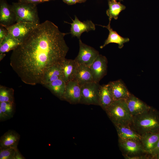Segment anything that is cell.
<instances>
[{
	"instance_id": "4316f807",
	"label": "cell",
	"mask_w": 159,
	"mask_h": 159,
	"mask_svg": "<svg viewBox=\"0 0 159 159\" xmlns=\"http://www.w3.org/2000/svg\"><path fill=\"white\" fill-rule=\"evenodd\" d=\"M0 109L10 118H12L15 113L14 102H0Z\"/></svg>"
},
{
	"instance_id": "7a4b0ae2",
	"label": "cell",
	"mask_w": 159,
	"mask_h": 159,
	"mask_svg": "<svg viewBox=\"0 0 159 159\" xmlns=\"http://www.w3.org/2000/svg\"><path fill=\"white\" fill-rule=\"evenodd\" d=\"M130 126L140 135L147 133L159 132V114L151 107L148 111L132 116Z\"/></svg>"
},
{
	"instance_id": "5b68a950",
	"label": "cell",
	"mask_w": 159,
	"mask_h": 159,
	"mask_svg": "<svg viewBox=\"0 0 159 159\" xmlns=\"http://www.w3.org/2000/svg\"><path fill=\"white\" fill-rule=\"evenodd\" d=\"M101 86L99 82H95L82 85L80 103L99 105V93Z\"/></svg>"
},
{
	"instance_id": "9c48e42d",
	"label": "cell",
	"mask_w": 159,
	"mask_h": 159,
	"mask_svg": "<svg viewBox=\"0 0 159 159\" xmlns=\"http://www.w3.org/2000/svg\"><path fill=\"white\" fill-rule=\"evenodd\" d=\"M81 85L74 80L66 83L62 100L71 104L80 103L81 97Z\"/></svg>"
},
{
	"instance_id": "30bf717a",
	"label": "cell",
	"mask_w": 159,
	"mask_h": 159,
	"mask_svg": "<svg viewBox=\"0 0 159 159\" xmlns=\"http://www.w3.org/2000/svg\"><path fill=\"white\" fill-rule=\"evenodd\" d=\"M118 142L124 155L133 156L145 153L140 141L119 138Z\"/></svg>"
},
{
	"instance_id": "ffe728a7",
	"label": "cell",
	"mask_w": 159,
	"mask_h": 159,
	"mask_svg": "<svg viewBox=\"0 0 159 159\" xmlns=\"http://www.w3.org/2000/svg\"><path fill=\"white\" fill-rule=\"evenodd\" d=\"M77 67L74 80L80 85L94 82L89 67L85 65L77 63Z\"/></svg>"
},
{
	"instance_id": "f546056e",
	"label": "cell",
	"mask_w": 159,
	"mask_h": 159,
	"mask_svg": "<svg viewBox=\"0 0 159 159\" xmlns=\"http://www.w3.org/2000/svg\"><path fill=\"white\" fill-rule=\"evenodd\" d=\"M54 0H18V1L21 2L31 3L37 4L39 3Z\"/></svg>"
},
{
	"instance_id": "9a60e30c",
	"label": "cell",
	"mask_w": 159,
	"mask_h": 159,
	"mask_svg": "<svg viewBox=\"0 0 159 159\" xmlns=\"http://www.w3.org/2000/svg\"><path fill=\"white\" fill-rule=\"evenodd\" d=\"M62 68L61 79L66 83L74 80L76 72L77 64L74 60L65 58L61 63Z\"/></svg>"
},
{
	"instance_id": "4fadbf2b",
	"label": "cell",
	"mask_w": 159,
	"mask_h": 159,
	"mask_svg": "<svg viewBox=\"0 0 159 159\" xmlns=\"http://www.w3.org/2000/svg\"><path fill=\"white\" fill-rule=\"evenodd\" d=\"M108 84L114 101L126 100L131 94L121 80L110 82Z\"/></svg>"
},
{
	"instance_id": "4dcf8cb0",
	"label": "cell",
	"mask_w": 159,
	"mask_h": 159,
	"mask_svg": "<svg viewBox=\"0 0 159 159\" xmlns=\"http://www.w3.org/2000/svg\"><path fill=\"white\" fill-rule=\"evenodd\" d=\"M125 158L127 159H145L148 158L145 156L140 155H137L133 156L125 155Z\"/></svg>"
},
{
	"instance_id": "e575fe53",
	"label": "cell",
	"mask_w": 159,
	"mask_h": 159,
	"mask_svg": "<svg viewBox=\"0 0 159 159\" xmlns=\"http://www.w3.org/2000/svg\"><path fill=\"white\" fill-rule=\"evenodd\" d=\"M62 1L69 5H72L77 3V0H62Z\"/></svg>"
},
{
	"instance_id": "7c38bea8",
	"label": "cell",
	"mask_w": 159,
	"mask_h": 159,
	"mask_svg": "<svg viewBox=\"0 0 159 159\" xmlns=\"http://www.w3.org/2000/svg\"><path fill=\"white\" fill-rule=\"evenodd\" d=\"M72 23H69L71 26L70 33L73 36L77 37L79 39L83 33L95 29V24L91 20H87L82 22L75 16L74 19H72Z\"/></svg>"
},
{
	"instance_id": "8992f818",
	"label": "cell",
	"mask_w": 159,
	"mask_h": 159,
	"mask_svg": "<svg viewBox=\"0 0 159 159\" xmlns=\"http://www.w3.org/2000/svg\"><path fill=\"white\" fill-rule=\"evenodd\" d=\"M79 51L74 60L78 64L90 67L99 55L98 51L79 40Z\"/></svg>"
},
{
	"instance_id": "2e32d148",
	"label": "cell",
	"mask_w": 159,
	"mask_h": 159,
	"mask_svg": "<svg viewBox=\"0 0 159 159\" xmlns=\"http://www.w3.org/2000/svg\"><path fill=\"white\" fill-rule=\"evenodd\" d=\"M20 138V135L15 131L9 130L0 138V149L17 148Z\"/></svg>"
},
{
	"instance_id": "8fae6325",
	"label": "cell",
	"mask_w": 159,
	"mask_h": 159,
	"mask_svg": "<svg viewBox=\"0 0 159 159\" xmlns=\"http://www.w3.org/2000/svg\"><path fill=\"white\" fill-rule=\"evenodd\" d=\"M16 22V17L11 5L5 0L0 1V24L4 26L11 25Z\"/></svg>"
},
{
	"instance_id": "ac0fdd59",
	"label": "cell",
	"mask_w": 159,
	"mask_h": 159,
	"mask_svg": "<svg viewBox=\"0 0 159 159\" xmlns=\"http://www.w3.org/2000/svg\"><path fill=\"white\" fill-rule=\"evenodd\" d=\"M110 23H109L108 25L107 26L98 25L103 27L106 28L109 31V34L107 38L105 40L104 44L100 47V48L102 49L107 45L112 43L117 44L119 48L121 49L124 46V43L129 41V39L128 38L123 37L120 35L111 28Z\"/></svg>"
},
{
	"instance_id": "5bb4252c",
	"label": "cell",
	"mask_w": 159,
	"mask_h": 159,
	"mask_svg": "<svg viewBox=\"0 0 159 159\" xmlns=\"http://www.w3.org/2000/svg\"><path fill=\"white\" fill-rule=\"evenodd\" d=\"M125 100L129 110L132 116L142 114L149 110L151 107L132 94Z\"/></svg>"
},
{
	"instance_id": "484cf974",
	"label": "cell",
	"mask_w": 159,
	"mask_h": 159,
	"mask_svg": "<svg viewBox=\"0 0 159 159\" xmlns=\"http://www.w3.org/2000/svg\"><path fill=\"white\" fill-rule=\"evenodd\" d=\"M14 102V90L2 86L0 87V102Z\"/></svg>"
},
{
	"instance_id": "d6a6232c",
	"label": "cell",
	"mask_w": 159,
	"mask_h": 159,
	"mask_svg": "<svg viewBox=\"0 0 159 159\" xmlns=\"http://www.w3.org/2000/svg\"><path fill=\"white\" fill-rule=\"evenodd\" d=\"M25 158L21 154L18 148L15 152L13 159H25Z\"/></svg>"
},
{
	"instance_id": "603a6c76",
	"label": "cell",
	"mask_w": 159,
	"mask_h": 159,
	"mask_svg": "<svg viewBox=\"0 0 159 159\" xmlns=\"http://www.w3.org/2000/svg\"><path fill=\"white\" fill-rule=\"evenodd\" d=\"M114 101L108 84L101 85L99 93V105L105 110Z\"/></svg>"
},
{
	"instance_id": "74e56055",
	"label": "cell",
	"mask_w": 159,
	"mask_h": 159,
	"mask_svg": "<svg viewBox=\"0 0 159 159\" xmlns=\"http://www.w3.org/2000/svg\"><path fill=\"white\" fill-rule=\"evenodd\" d=\"M155 157L157 159H159V153L156 155Z\"/></svg>"
},
{
	"instance_id": "52a82bcc",
	"label": "cell",
	"mask_w": 159,
	"mask_h": 159,
	"mask_svg": "<svg viewBox=\"0 0 159 159\" xmlns=\"http://www.w3.org/2000/svg\"><path fill=\"white\" fill-rule=\"evenodd\" d=\"M38 25L30 23L20 22H16L9 26L4 27L7 30L8 34L21 42Z\"/></svg>"
},
{
	"instance_id": "1f68e13d",
	"label": "cell",
	"mask_w": 159,
	"mask_h": 159,
	"mask_svg": "<svg viewBox=\"0 0 159 159\" xmlns=\"http://www.w3.org/2000/svg\"><path fill=\"white\" fill-rule=\"evenodd\" d=\"M159 153V139L156 145L152 151L151 155L153 157H155L156 155Z\"/></svg>"
},
{
	"instance_id": "836d02e7",
	"label": "cell",
	"mask_w": 159,
	"mask_h": 159,
	"mask_svg": "<svg viewBox=\"0 0 159 159\" xmlns=\"http://www.w3.org/2000/svg\"><path fill=\"white\" fill-rule=\"evenodd\" d=\"M10 119L0 109V121H4Z\"/></svg>"
},
{
	"instance_id": "ba28073f",
	"label": "cell",
	"mask_w": 159,
	"mask_h": 159,
	"mask_svg": "<svg viewBox=\"0 0 159 159\" xmlns=\"http://www.w3.org/2000/svg\"><path fill=\"white\" fill-rule=\"evenodd\" d=\"M107 60L104 56L99 54L89 67L94 82H99L106 74Z\"/></svg>"
},
{
	"instance_id": "cb8c5ba5",
	"label": "cell",
	"mask_w": 159,
	"mask_h": 159,
	"mask_svg": "<svg viewBox=\"0 0 159 159\" xmlns=\"http://www.w3.org/2000/svg\"><path fill=\"white\" fill-rule=\"evenodd\" d=\"M107 0L109 8L106 11V14L109 17V23H110L112 18L115 19H118L120 13L125 9L126 7L121 4L120 1Z\"/></svg>"
},
{
	"instance_id": "277c9868",
	"label": "cell",
	"mask_w": 159,
	"mask_h": 159,
	"mask_svg": "<svg viewBox=\"0 0 159 159\" xmlns=\"http://www.w3.org/2000/svg\"><path fill=\"white\" fill-rule=\"evenodd\" d=\"M37 4L18 2L11 5L16 17V22H22L38 25L40 24Z\"/></svg>"
},
{
	"instance_id": "f35d334b",
	"label": "cell",
	"mask_w": 159,
	"mask_h": 159,
	"mask_svg": "<svg viewBox=\"0 0 159 159\" xmlns=\"http://www.w3.org/2000/svg\"><path fill=\"white\" fill-rule=\"evenodd\" d=\"M112 0L115 1H117V0ZM118 0L119 1H122V0Z\"/></svg>"
},
{
	"instance_id": "83f0119b",
	"label": "cell",
	"mask_w": 159,
	"mask_h": 159,
	"mask_svg": "<svg viewBox=\"0 0 159 159\" xmlns=\"http://www.w3.org/2000/svg\"><path fill=\"white\" fill-rule=\"evenodd\" d=\"M17 148L0 149V159H13L15 152Z\"/></svg>"
},
{
	"instance_id": "6da1fadb",
	"label": "cell",
	"mask_w": 159,
	"mask_h": 159,
	"mask_svg": "<svg viewBox=\"0 0 159 159\" xmlns=\"http://www.w3.org/2000/svg\"><path fill=\"white\" fill-rule=\"evenodd\" d=\"M67 34L46 20L37 25L12 50L10 65L23 82L41 84L47 69L61 63L69 49L64 39Z\"/></svg>"
},
{
	"instance_id": "e0dca14e",
	"label": "cell",
	"mask_w": 159,
	"mask_h": 159,
	"mask_svg": "<svg viewBox=\"0 0 159 159\" xmlns=\"http://www.w3.org/2000/svg\"><path fill=\"white\" fill-rule=\"evenodd\" d=\"M141 136L140 142L144 152L151 155L159 139V132L147 133Z\"/></svg>"
},
{
	"instance_id": "44dd1931",
	"label": "cell",
	"mask_w": 159,
	"mask_h": 159,
	"mask_svg": "<svg viewBox=\"0 0 159 159\" xmlns=\"http://www.w3.org/2000/svg\"><path fill=\"white\" fill-rule=\"evenodd\" d=\"M62 68L61 64L54 65L49 67L44 73L41 84H46L61 79Z\"/></svg>"
},
{
	"instance_id": "f1b7e54d",
	"label": "cell",
	"mask_w": 159,
	"mask_h": 159,
	"mask_svg": "<svg viewBox=\"0 0 159 159\" xmlns=\"http://www.w3.org/2000/svg\"><path fill=\"white\" fill-rule=\"evenodd\" d=\"M8 34L6 29L4 26L0 25V43H1Z\"/></svg>"
},
{
	"instance_id": "7402d4cb",
	"label": "cell",
	"mask_w": 159,
	"mask_h": 159,
	"mask_svg": "<svg viewBox=\"0 0 159 159\" xmlns=\"http://www.w3.org/2000/svg\"><path fill=\"white\" fill-rule=\"evenodd\" d=\"M66 83L61 79L56 80L44 86L49 90L55 96L62 100Z\"/></svg>"
},
{
	"instance_id": "d6986e66",
	"label": "cell",
	"mask_w": 159,
	"mask_h": 159,
	"mask_svg": "<svg viewBox=\"0 0 159 159\" xmlns=\"http://www.w3.org/2000/svg\"><path fill=\"white\" fill-rule=\"evenodd\" d=\"M119 138L140 141L141 136L130 125H115Z\"/></svg>"
},
{
	"instance_id": "3957f363",
	"label": "cell",
	"mask_w": 159,
	"mask_h": 159,
	"mask_svg": "<svg viewBox=\"0 0 159 159\" xmlns=\"http://www.w3.org/2000/svg\"><path fill=\"white\" fill-rule=\"evenodd\" d=\"M105 110L114 125L130 126L132 116L129 110L125 100L114 101Z\"/></svg>"
},
{
	"instance_id": "d4e9b609",
	"label": "cell",
	"mask_w": 159,
	"mask_h": 159,
	"mask_svg": "<svg viewBox=\"0 0 159 159\" xmlns=\"http://www.w3.org/2000/svg\"><path fill=\"white\" fill-rule=\"evenodd\" d=\"M21 42L8 34L0 43V53H4L13 50L18 46Z\"/></svg>"
},
{
	"instance_id": "8d00e7d4",
	"label": "cell",
	"mask_w": 159,
	"mask_h": 159,
	"mask_svg": "<svg viewBox=\"0 0 159 159\" xmlns=\"http://www.w3.org/2000/svg\"><path fill=\"white\" fill-rule=\"evenodd\" d=\"M0 60H1V59L5 56V54H4V53L1 54L0 53Z\"/></svg>"
},
{
	"instance_id": "d590c367",
	"label": "cell",
	"mask_w": 159,
	"mask_h": 159,
	"mask_svg": "<svg viewBox=\"0 0 159 159\" xmlns=\"http://www.w3.org/2000/svg\"><path fill=\"white\" fill-rule=\"evenodd\" d=\"M86 0H77V3H82L85 2Z\"/></svg>"
}]
</instances>
